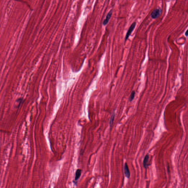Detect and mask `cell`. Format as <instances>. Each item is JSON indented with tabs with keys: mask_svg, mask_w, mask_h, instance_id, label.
<instances>
[{
	"mask_svg": "<svg viewBox=\"0 0 188 188\" xmlns=\"http://www.w3.org/2000/svg\"><path fill=\"white\" fill-rule=\"evenodd\" d=\"M81 172H82V170H81V169H77V170H76V172H75V181H76L79 179L81 176Z\"/></svg>",
	"mask_w": 188,
	"mask_h": 188,
	"instance_id": "obj_6",
	"label": "cell"
},
{
	"mask_svg": "<svg viewBox=\"0 0 188 188\" xmlns=\"http://www.w3.org/2000/svg\"><path fill=\"white\" fill-rule=\"evenodd\" d=\"M136 26V22H134L132 24L131 26H130V28L128 30L127 32V34H126V37H125V40H126L127 39H128L129 36H130L131 34V33L133 31V30L135 28V27Z\"/></svg>",
	"mask_w": 188,
	"mask_h": 188,
	"instance_id": "obj_2",
	"label": "cell"
},
{
	"mask_svg": "<svg viewBox=\"0 0 188 188\" xmlns=\"http://www.w3.org/2000/svg\"><path fill=\"white\" fill-rule=\"evenodd\" d=\"M162 13V10L161 9L157 8L154 9L151 14V17L152 18H156L158 17Z\"/></svg>",
	"mask_w": 188,
	"mask_h": 188,
	"instance_id": "obj_1",
	"label": "cell"
},
{
	"mask_svg": "<svg viewBox=\"0 0 188 188\" xmlns=\"http://www.w3.org/2000/svg\"><path fill=\"white\" fill-rule=\"evenodd\" d=\"M149 156L148 154L146 155L144 158L143 161V165L144 168L146 169L148 168L150 164L149 163Z\"/></svg>",
	"mask_w": 188,
	"mask_h": 188,
	"instance_id": "obj_3",
	"label": "cell"
},
{
	"mask_svg": "<svg viewBox=\"0 0 188 188\" xmlns=\"http://www.w3.org/2000/svg\"><path fill=\"white\" fill-rule=\"evenodd\" d=\"M114 118H115V114L114 113V114H112V116H111V118H110V126H112V124L113 123V122L114 121Z\"/></svg>",
	"mask_w": 188,
	"mask_h": 188,
	"instance_id": "obj_7",
	"label": "cell"
},
{
	"mask_svg": "<svg viewBox=\"0 0 188 188\" xmlns=\"http://www.w3.org/2000/svg\"><path fill=\"white\" fill-rule=\"evenodd\" d=\"M185 35L186 36H188V29L187 30V31H186V33H185Z\"/></svg>",
	"mask_w": 188,
	"mask_h": 188,
	"instance_id": "obj_9",
	"label": "cell"
},
{
	"mask_svg": "<svg viewBox=\"0 0 188 188\" xmlns=\"http://www.w3.org/2000/svg\"><path fill=\"white\" fill-rule=\"evenodd\" d=\"M124 170L125 175V176L127 178H130V170H129V168L126 162L125 163V164Z\"/></svg>",
	"mask_w": 188,
	"mask_h": 188,
	"instance_id": "obj_4",
	"label": "cell"
},
{
	"mask_svg": "<svg viewBox=\"0 0 188 188\" xmlns=\"http://www.w3.org/2000/svg\"><path fill=\"white\" fill-rule=\"evenodd\" d=\"M135 94V92H134V91H133L131 93V95H130V97H129V100H130V101H132L133 100V98H134V97Z\"/></svg>",
	"mask_w": 188,
	"mask_h": 188,
	"instance_id": "obj_8",
	"label": "cell"
},
{
	"mask_svg": "<svg viewBox=\"0 0 188 188\" xmlns=\"http://www.w3.org/2000/svg\"><path fill=\"white\" fill-rule=\"evenodd\" d=\"M112 10H111L108 13L106 17V19L104 20L103 22V24L104 25H106L108 22L109 20L110 19L111 17L112 16Z\"/></svg>",
	"mask_w": 188,
	"mask_h": 188,
	"instance_id": "obj_5",
	"label": "cell"
}]
</instances>
